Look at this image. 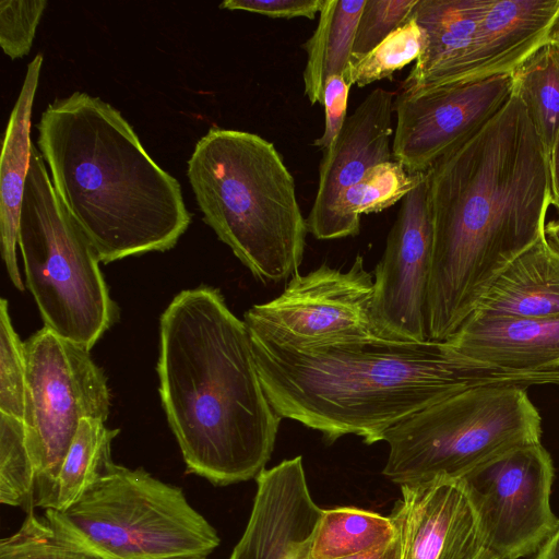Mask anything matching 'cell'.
<instances>
[{
	"label": "cell",
	"mask_w": 559,
	"mask_h": 559,
	"mask_svg": "<svg viewBox=\"0 0 559 559\" xmlns=\"http://www.w3.org/2000/svg\"><path fill=\"white\" fill-rule=\"evenodd\" d=\"M433 242L429 341L445 342L498 276L545 236L546 148L518 93L426 171Z\"/></svg>",
	"instance_id": "6da1fadb"
},
{
	"label": "cell",
	"mask_w": 559,
	"mask_h": 559,
	"mask_svg": "<svg viewBox=\"0 0 559 559\" xmlns=\"http://www.w3.org/2000/svg\"><path fill=\"white\" fill-rule=\"evenodd\" d=\"M266 397L282 418L333 442L347 435L383 441L421 409L481 386L559 385V368L515 370L464 356L445 342L374 338L293 347L250 332Z\"/></svg>",
	"instance_id": "7a4b0ae2"
},
{
	"label": "cell",
	"mask_w": 559,
	"mask_h": 559,
	"mask_svg": "<svg viewBox=\"0 0 559 559\" xmlns=\"http://www.w3.org/2000/svg\"><path fill=\"white\" fill-rule=\"evenodd\" d=\"M157 373L189 473L227 486L265 469L282 417L263 390L247 324L217 288L182 290L164 310Z\"/></svg>",
	"instance_id": "3957f363"
},
{
	"label": "cell",
	"mask_w": 559,
	"mask_h": 559,
	"mask_svg": "<svg viewBox=\"0 0 559 559\" xmlns=\"http://www.w3.org/2000/svg\"><path fill=\"white\" fill-rule=\"evenodd\" d=\"M37 130L55 191L100 262L176 246L191 223L180 183L119 110L78 91L48 104Z\"/></svg>",
	"instance_id": "277c9868"
},
{
	"label": "cell",
	"mask_w": 559,
	"mask_h": 559,
	"mask_svg": "<svg viewBox=\"0 0 559 559\" xmlns=\"http://www.w3.org/2000/svg\"><path fill=\"white\" fill-rule=\"evenodd\" d=\"M187 175L204 222L254 277L281 282L298 273L307 222L273 143L211 128L197 142Z\"/></svg>",
	"instance_id": "5b68a950"
},
{
	"label": "cell",
	"mask_w": 559,
	"mask_h": 559,
	"mask_svg": "<svg viewBox=\"0 0 559 559\" xmlns=\"http://www.w3.org/2000/svg\"><path fill=\"white\" fill-rule=\"evenodd\" d=\"M45 515L62 542L98 559L206 557L219 545L179 487L112 461L69 509Z\"/></svg>",
	"instance_id": "8992f818"
},
{
	"label": "cell",
	"mask_w": 559,
	"mask_h": 559,
	"mask_svg": "<svg viewBox=\"0 0 559 559\" xmlns=\"http://www.w3.org/2000/svg\"><path fill=\"white\" fill-rule=\"evenodd\" d=\"M26 286L44 326L88 350L119 318L97 253L57 195L33 144L19 230Z\"/></svg>",
	"instance_id": "52a82bcc"
},
{
	"label": "cell",
	"mask_w": 559,
	"mask_h": 559,
	"mask_svg": "<svg viewBox=\"0 0 559 559\" xmlns=\"http://www.w3.org/2000/svg\"><path fill=\"white\" fill-rule=\"evenodd\" d=\"M542 417L522 386L471 389L392 427L382 474L399 485L462 478L514 448L542 442Z\"/></svg>",
	"instance_id": "ba28073f"
},
{
	"label": "cell",
	"mask_w": 559,
	"mask_h": 559,
	"mask_svg": "<svg viewBox=\"0 0 559 559\" xmlns=\"http://www.w3.org/2000/svg\"><path fill=\"white\" fill-rule=\"evenodd\" d=\"M26 444L36 472L35 507L51 509L57 479L83 418L106 421L110 393L90 350L44 326L25 343Z\"/></svg>",
	"instance_id": "9c48e42d"
},
{
	"label": "cell",
	"mask_w": 559,
	"mask_h": 559,
	"mask_svg": "<svg viewBox=\"0 0 559 559\" xmlns=\"http://www.w3.org/2000/svg\"><path fill=\"white\" fill-rule=\"evenodd\" d=\"M374 276L357 255L347 271L326 264L292 276L276 298L245 313L250 332L293 347L378 337L371 321Z\"/></svg>",
	"instance_id": "30bf717a"
},
{
	"label": "cell",
	"mask_w": 559,
	"mask_h": 559,
	"mask_svg": "<svg viewBox=\"0 0 559 559\" xmlns=\"http://www.w3.org/2000/svg\"><path fill=\"white\" fill-rule=\"evenodd\" d=\"M554 476L550 454L536 442L509 450L462 477L499 559L536 552L559 525L550 507Z\"/></svg>",
	"instance_id": "8fae6325"
},
{
	"label": "cell",
	"mask_w": 559,
	"mask_h": 559,
	"mask_svg": "<svg viewBox=\"0 0 559 559\" xmlns=\"http://www.w3.org/2000/svg\"><path fill=\"white\" fill-rule=\"evenodd\" d=\"M514 87L509 72L402 90L394 100L393 158L411 174L427 171L500 111Z\"/></svg>",
	"instance_id": "7c38bea8"
},
{
	"label": "cell",
	"mask_w": 559,
	"mask_h": 559,
	"mask_svg": "<svg viewBox=\"0 0 559 559\" xmlns=\"http://www.w3.org/2000/svg\"><path fill=\"white\" fill-rule=\"evenodd\" d=\"M433 230L427 173L403 200L374 269L371 321L378 337L429 341L426 321Z\"/></svg>",
	"instance_id": "4fadbf2b"
},
{
	"label": "cell",
	"mask_w": 559,
	"mask_h": 559,
	"mask_svg": "<svg viewBox=\"0 0 559 559\" xmlns=\"http://www.w3.org/2000/svg\"><path fill=\"white\" fill-rule=\"evenodd\" d=\"M391 518L400 559H499L462 478L401 485Z\"/></svg>",
	"instance_id": "5bb4252c"
},
{
	"label": "cell",
	"mask_w": 559,
	"mask_h": 559,
	"mask_svg": "<svg viewBox=\"0 0 559 559\" xmlns=\"http://www.w3.org/2000/svg\"><path fill=\"white\" fill-rule=\"evenodd\" d=\"M255 480L250 519L229 559H311L323 510L309 492L302 457L263 469Z\"/></svg>",
	"instance_id": "9a60e30c"
},
{
	"label": "cell",
	"mask_w": 559,
	"mask_h": 559,
	"mask_svg": "<svg viewBox=\"0 0 559 559\" xmlns=\"http://www.w3.org/2000/svg\"><path fill=\"white\" fill-rule=\"evenodd\" d=\"M394 96L395 93L380 87L370 92L323 151L317 193L306 218L308 231L316 239L324 240L340 195L369 169L393 157L390 142Z\"/></svg>",
	"instance_id": "2e32d148"
},
{
	"label": "cell",
	"mask_w": 559,
	"mask_h": 559,
	"mask_svg": "<svg viewBox=\"0 0 559 559\" xmlns=\"http://www.w3.org/2000/svg\"><path fill=\"white\" fill-rule=\"evenodd\" d=\"M558 26L559 0H489L471 46L441 83L514 72Z\"/></svg>",
	"instance_id": "e0dca14e"
},
{
	"label": "cell",
	"mask_w": 559,
	"mask_h": 559,
	"mask_svg": "<svg viewBox=\"0 0 559 559\" xmlns=\"http://www.w3.org/2000/svg\"><path fill=\"white\" fill-rule=\"evenodd\" d=\"M445 343L475 360L515 370L559 368V317L486 318L471 314Z\"/></svg>",
	"instance_id": "ac0fdd59"
},
{
	"label": "cell",
	"mask_w": 559,
	"mask_h": 559,
	"mask_svg": "<svg viewBox=\"0 0 559 559\" xmlns=\"http://www.w3.org/2000/svg\"><path fill=\"white\" fill-rule=\"evenodd\" d=\"M43 56L28 63L20 95L7 126L0 164V234L1 253L13 285L24 289L16 260L21 210L29 170L31 117Z\"/></svg>",
	"instance_id": "d6986e66"
},
{
	"label": "cell",
	"mask_w": 559,
	"mask_h": 559,
	"mask_svg": "<svg viewBox=\"0 0 559 559\" xmlns=\"http://www.w3.org/2000/svg\"><path fill=\"white\" fill-rule=\"evenodd\" d=\"M472 314L486 318L559 317V251L546 235L498 276Z\"/></svg>",
	"instance_id": "ffe728a7"
},
{
	"label": "cell",
	"mask_w": 559,
	"mask_h": 559,
	"mask_svg": "<svg viewBox=\"0 0 559 559\" xmlns=\"http://www.w3.org/2000/svg\"><path fill=\"white\" fill-rule=\"evenodd\" d=\"M489 0H419L412 16L426 45L402 90L441 83L471 46Z\"/></svg>",
	"instance_id": "44dd1931"
},
{
	"label": "cell",
	"mask_w": 559,
	"mask_h": 559,
	"mask_svg": "<svg viewBox=\"0 0 559 559\" xmlns=\"http://www.w3.org/2000/svg\"><path fill=\"white\" fill-rule=\"evenodd\" d=\"M365 1L325 0L313 34L302 45L307 52L305 94L312 105H323L329 76L341 75L352 84V51Z\"/></svg>",
	"instance_id": "7402d4cb"
},
{
	"label": "cell",
	"mask_w": 559,
	"mask_h": 559,
	"mask_svg": "<svg viewBox=\"0 0 559 559\" xmlns=\"http://www.w3.org/2000/svg\"><path fill=\"white\" fill-rule=\"evenodd\" d=\"M425 175L426 171L408 173L397 160L376 165L340 195L324 240L357 236L361 215L382 212L403 200Z\"/></svg>",
	"instance_id": "603a6c76"
},
{
	"label": "cell",
	"mask_w": 559,
	"mask_h": 559,
	"mask_svg": "<svg viewBox=\"0 0 559 559\" xmlns=\"http://www.w3.org/2000/svg\"><path fill=\"white\" fill-rule=\"evenodd\" d=\"M396 537L391 516L354 508L323 510L311 559H343L384 546Z\"/></svg>",
	"instance_id": "cb8c5ba5"
},
{
	"label": "cell",
	"mask_w": 559,
	"mask_h": 559,
	"mask_svg": "<svg viewBox=\"0 0 559 559\" xmlns=\"http://www.w3.org/2000/svg\"><path fill=\"white\" fill-rule=\"evenodd\" d=\"M118 432L98 418L80 421L57 479L52 510L69 509L103 474L111 461L110 445Z\"/></svg>",
	"instance_id": "d4e9b609"
},
{
	"label": "cell",
	"mask_w": 559,
	"mask_h": 559,
	"mask_svg": "<svg viewBox=\"0 0 559 559\" xmlns=\"http://www.w3.org/2000/svg\"><path fill=\"white\" fill-rule=\"evenodd\" d=\"M513 75L514 90L549 155L559 131V44L552 38Z\"/></svg>",
	"instance_id": "484cf974"
},
{
	"label": "cell",
	"mask_w": 559,
	"mask_h": 559,
	"mask_svg": "<svg viewBox=\"0 0 559 559\" xmlns=\"http://www.w3.org/2000/svg\"><path fill=\"white\" fill-rule=\"evenodd\" d=\"M35 487L24 423L0 413V502L29 512L35 507Z\"/></svg>",
	"instance_id": "4316f807"
},
{
	"label": "cell",
	"mask_w": 559,
	"mask_h": 559,
	"mask_svg": "<svg viewBox=\"0 0 559 559\" xmlns=\"http://www.w3.org/2000/svg\"><path fill=\"white\" fill-rule=\"evenodd\" d=\"M425 45V31L411 16L403 26L352 66V84L364 87L376 81L391 78L395 71L417 60Z\"/></svg>",
	"instance_id": "83f0119b"
},
{
	"label": "cell",
	"mask_w": 559,
	"mask_h": 559,
	"mask_svg": "<svg viewBox=\"0 0 559 559\" xmlns=\"http://www.w3.org/2000/svg\"><path fill=\"white\" fill-rule=\"evenodd\" d=\"M26 394L24 343L15 332L8 300L0 301V413L23 420Z\"/></svg>",
	"instance_id": "f1b7e54d"
},
{
	"label": "cell",
	"mask_w": 559,
	"mask_h": 559,
	"mask_svg": "<svg viewBox=\"0 0 559 559\" xmlns=\"http://www.w3.org/2000/svg\"><path fill=\"white\" fill-rule=\"evenodd\" d=\"M0 559H98L62 542L47 521L27 512L21 527L0 542Z\"/></svg>",
	"instance_id": "f546056e"
},
{
	"label": "cell",
	"mask_w": 559,
	"mask_h": 559,
	"mask_svg": "<svg viewBox=\"0 0 559 559\" xmlns=\"http://www.w3.org/2000/svg\"><path fill=\"white\" fill-rule=\"evenodd\" d=\"M419 0H366L356 27L352 66L403 26Z\"/></svg>",
	"instance_id": "4dcf8cb0"
},
{
	"label": "cell",
	"mask_w": 559,
	"mask_h": 559,
	"mask_svg": "<svg viewBox=\"0 0 559 559\" xmlns=\"http://www.w3.org/2000/svg\"><path fill=\"white\" fill-rule=\"evenodd\" d=\"M47 3L46 0L0 1V46L11 59L29 52Z\"/></svg>",
	"instance_id": "1f68e13d"
},
{
	"label": "cell",
	"mask_w": 559,
	"mask_h": 559,
	"mask_svg": "<svg viewBox=\"0 0 559 559\" xmlns=\"http://www.w3.org/2000/svg\"><path fill=\"white\" fill-rule=\"evenodd\" d=\"M350 86L352 84L341 75H331L325 82L323 94L324 130L322 135L313 141V145L322 151L334 142L345 123Z\"/></svg>",
	"instance_id": "d6a6232c"
},
{
	"label": "cell",
	"mask_w": 559,
	"mask_h": 559,
	"mask_svg": "<svg viewBox=\"0 0 559 559\" xmlns=\"http://www.w3.org/2000/svg\"><path fill=\"white\" fill-rule=\"evenodd\" d=\"M325 0H226L221 9L240 10L266 15L272 19L306 17L313 20Z\"/></svg>",
	"instance_id": "836d02e7"
},
{
	"label": "cell",
	"mask_w": 559,
	"mask_h": 559,
	"mask_svg": "<svg viewBox=\"0 0 559 559\" xmlns=\"http://www.w3.org/2000/svg\"><path fill=\"white\" fill-rule=\"evenodd\" d=\"M552 204L559 211V131L548 155Z\"/></svg>",
	"instance_id": "e575fe53"
},
{
	"label": "cell",
	"mask_w": 559,
	"mask_h": 559,
	"mask_svg": "<svg viewBox=\"0 0 559 559\" xmlns=\"http://www.w3.org/2000/svg\"><path fill=\"white\" fill-rule=\"evenodd\" d=\"M343 559H400V540L397 533L396 537L384 546Z\"/></svg>",
	"instance_id": "d590c367"
},
{
	"label": "cell",
	"mask_w": 559,
	"mask_h": 559,
	"mask_svg": "<svg viewBox=\"0 0 559 559\" xmlns=\"http://www.w3.org/2000/svg\"><path fill=\"white\" fill-rule=\"evenodd\" d=\"M534 559H559V525L538 548Z\"/></svg>",
	"instance_id": "8d00e7d4"
},
{
	"label": "cell",
	"mask_w": 559,
	"mask_h": 559,
	"mask_svg": "<svg viewBox=\"0 0 559 559\" xmlns=\"http://www.w3.org/2000/svg\"><path fill=\"white\" fill-rule=\"evenodd\" d=\"M548 241L559 251V219L551 221L545 227Z\"/></svg>",
	"instance_id": "74e56055"
},
{
	"label": "cell",
	"mask_w": 559,
	"mask_h": 559,
	"mask_svg": "<svg viewBox=\"0 0 559 559\" xmlns=\"http://www.w3.org/2000/svg\"><path fill=\"white\" fill-rule=\"evenodd\" d=\"M165 559H206L205 556H176Z\"/></svg>",
	"instance_id": "f35d334b"
},
{
	"label": "cell",
	"mask_w": 559,
	"mask_h": 559,
	"mask_svg": "<svg viewBox=\"0 0 559 559\" xmlns=\"http://www.w3.org/2000/svg\"><path fill=\"white\" fill-rule=\"evenodd\" d=\"M554 39L559 44V26L554 35Z\"/></svg>",
	"instance_id": "ab89813d"
}]
</instances>
